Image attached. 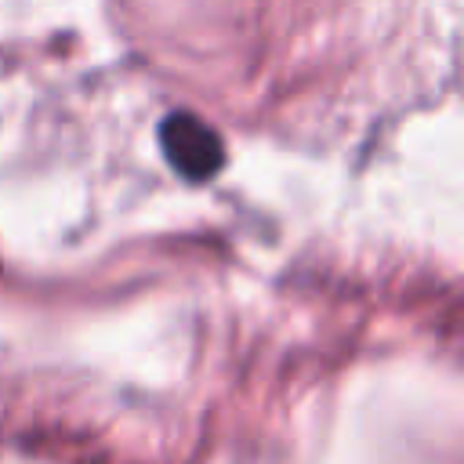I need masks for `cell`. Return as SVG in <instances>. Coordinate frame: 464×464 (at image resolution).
<instances>
[{
    "instance_id": "1",
    "label": "cell",
    "mask_w": 464,
    "mask_h": 464,
    "mask_svg": "<svg viewBox=\"0 0 464 464\" xmlns=\"http://www.w3.org/2000/svg\"><path fill=\"white\" fill-rule=\"evenodd\" d=\"M160 145H163L167 163L188 181L214 178L225 163V145L218 130L192 112H170L160 123Z\"/></svg>"
}]
</instances>
